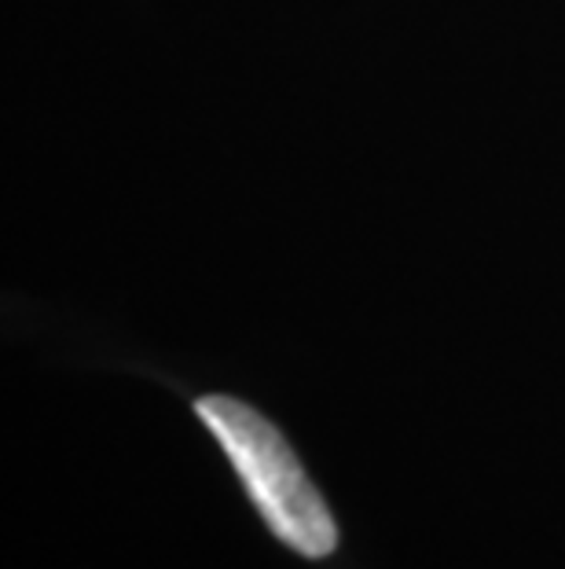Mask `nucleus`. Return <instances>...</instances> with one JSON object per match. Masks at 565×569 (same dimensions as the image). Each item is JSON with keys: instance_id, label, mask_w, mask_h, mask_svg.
<instances>
[{"instance_id": "f257e3e1", "label": "nucleus", "mask_w": 565, "mask_h": 569, "mask_svg": "<svg viewBox=\"0 0 565 569\" xmlns=\"http://www.w3.org/2000/svg\"><path fill=\"white\" fill-rule=\"evenodd\" d=\"M195 411L232 459L275 537L305 559H327L339 548V526L283 433L235 397H202Z\"/></svg>"}]
</instances>
